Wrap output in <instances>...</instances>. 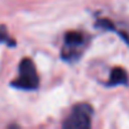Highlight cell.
Returning <instances> with one entry per match:
<instances>
[{"instance_id":"7a4b0ae2","label":"cell","mask_w":129,"mask_h":129,"mask_svg":"<svg viewBox=\"0 0 129 129\" xmlns=\"http://www.w3.org/2000/svg\"><path fill=\"white\" fill-rule=\"evenodd\" d=\"M92 108L89 104H77L74 106L71 114L63 121L66 129H89L91 126Z\"/></svg>"},{"instance_id":"6da1fadb","label":"cell","mask_w":129,"mask_h":129,"mask_svg":"<svg viewBox=\"0 0 129 129\" xmlns=\"http://www.w3.org/2000/svg\"><path fill=\"white\" fill-rule=\"evenodd\" d=\"M13 86L23 90H34L39 85L38 74L34 66V62L29 58L22 59L19 64V75L15 81L12 84Z\"/></svg>"},{"instance_id":"3957f363","label":"cell","mask_w":129,"mask_h":129,"mask_svg":"<svg viewBox=\"0 0 129 129\" xmlns=\"http://www.w3.org/2000/svg\"><path fill=\"white\" fill-rule=\"evenodd\" d=\"M86 46V37L80 32H69L64 38L62 57L67 61L77 59Z\"/></svg>"},{"instance_id":"277c9868","label":"cell","mask_w":129,"mask_h":129,"mask_svg":"<svg viewBox=\"0 0 129 129\" xmlns=\"http://www.w3.org/2000/svg\"><path fill=\"white\" fill-rule=\"evenodd\" d=\"M128 84V74L125 70H123L121 67H115L111 74H110V80H109V85L110 86H115V85H126Z\"/></svg>"}]
</instances>
